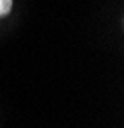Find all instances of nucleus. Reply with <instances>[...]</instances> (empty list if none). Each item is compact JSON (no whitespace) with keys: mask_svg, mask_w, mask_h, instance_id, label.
I'll list each match as a JSON object with an SVG mask.
<instances>
[{"mask_svg":"<svg viewBox=\"0 0 124 128\" xmlns=\"http://www.w3.org/2000/svg\"><path fill=\"white\" fill-rule=\"evenodd\" d=\"M12 8V0H0V16H6Z\"/></svg>","mask_w":124,"mask_h":128,"instance_id":"obj_1","label":"nucleus"}]
</instances>
